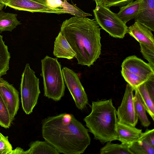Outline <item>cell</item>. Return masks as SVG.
<instances>
[{"mask_svg":"<svg viewBox=\"0 0 154 154\" xmlns=\"http://www.w3.org/2000/svg\"><path fill=\"white\" fill-rule=\"evenodd\" d=\"M42 124L43 138L60 153H83L90 144L88 129L72 114L47 117Z\"/></svg>","mask_w":154,"mask_h":154,"instance_id":"1","label":"cell"},{"mask_svg":"<svg viewBox=\"0 0 154 154\" xmlns=\"http://www.w3.org/2000/svg\"><path fill=\"white\" fill-rule=\"evenodd\" d=\"M100 30L95 19L74 16L62 23L60 32L76 53L79 64L90 67L99 58Z\"/></svg>","mask_w":154,"mask_h":154,"instance_id":"2","label":"cell"},{"mask_svg":"<svg viewBox=\"0 0 154 154\" xmlns=\"http://www.w3.org/2000/svg\"><path fill=\"white\" fill-rule=\"evenodd\" d=\"M91 108L83 120L94 138L102 143L117 140L118 120L112 99L93 101Z\"/></svg>","mask_w":154,"mask_h":154,"instance_id":"3","label":"cell"},{"mask_svg":"<svg viewBox=\"0 0 154 154\" xmlns=\"http://www.w3.org/2000/svg\"><path fill=\"white\" fill-rule=\"evenodd\" d=\"M57 59L46 55L41 60L44 96L55 101L64 96L65 89L61 65Z\"/></svg>","mask_w":154,"mask_h":154,"instance_id":"4","label":"cell"},{"mask_svg":"<svg viewBox=\"0 0 154 154\" xmlns=\"http://www.w3.org/2000/svg\"><path fill=\"white\" fill-rule=\"evenodd\" d=\"M121 67L122 76L134 88L154 75V69L135 55L127 57L123 61Z\"/></svg>","mask_w":154,"mask_h":154,"instance_id":"5","label":"cell"},{"mask_svg":"<svg viewBox=\"0 0 154 154\" xmlns=\"http://www.w3.org/2000/svg\"><path fill=\"white\" fill-rule=\"evenodd\" d=\"M39 83L35 72L27 63L22 75L20 87L22 106L26 114L31 113L37 104L41 93Z\"/></svg>","mask_w":154,"mask_h":154,"instance_id":"6","label":"cell"},{"mask_svg":"<svg viewBox=\"0 0 154 154\" xmlns=\"http://www.w3.org/2000/svg\"><path fill=\"white\" fill-rule=\"evenodd\" d=\"M95 19L99 26L111 36L122 38L127 33L128 27L118 16L103 4L96 5L93 10Z\"/></svg>","mask_w":154,"mask_h":154,"instance_id":"7","label":"cell"},{"mask_svg":"<svg viewBox=\"0 0 154 154\" xmlns=\"http://www.w3.org/2000/svg\"><path fill=\"white\" fill-rule=\"evenodd\" d=\"M62 71L64 82L76 107L80 110H83L88 104V99L78 74L66 67Z\"/></svg>","mask_w":154,"mask_h":154,"instance_id":"8","label":"cell"},{"mask_svg":"<svg viewBox=\"0 0 154 154\" xmlns=\"http://www.w3.org/2000/svg\"><path fill=\"white\" fill-rule=\"evenodd\" d=\"M134 91V88L128 83L121 104L116 110V114L119 122L135 127L138 119L135 109Z\"/></svg>","mask_w":154,"mask_h":154,"instance_id":"9","label":"cell"},{"mask_svg":"<svg viewBox=\"0 0 154 154\" xmlns=\"http://www.w3.org/2000/svg\"><path fill=\"white\" fill-rule=\"evenodd\" d=\"M5 6L19 10L31 12L54 13L57 14L68 13V11L62 8H52L32 0H2Z\"/></svg>","mask_w":154,"mask_h":154,"instance_id":"10","label":"cell"},{"mask_svg":"<svg viewBox=\"0 0 154 154\" xmlns=\"http://www.w3.org/2000/svg\"><path fill=\"white\" fill-rule=\"evenodd\" d=\"M0 94L13 120L19 108L18 91L12 85L0 78Z\"/></svg>","mask_w":154,"mask_h":154,"instance_id":"11","label":"cell"},{"mask_svg":"<svg viewBox=\"0 0 154 154\" xmlns=\"http://www.w3.org/2000/svg\"><path fill=\"white\" fill-rule=\"evenodd\" d=\"M152 31L137 22L128 27L127 33L139 43L143 44L154 49V36Z\"/></svg>","mask_w":154,"mask_h":154,"instance_id":"12","label":"cell"},{"mask_svg":"<svg viewBox=\"0 0 154 154\" xmlns=\"http://www.w3.org/2000/svg\"><path fill=\"white\" fill-rule=\"evenodd\" d=\"M138 14L134 18L137 22L154 31V0H141Z\"/></svg>","mask_w":154,"mask_h":154,"instance_id":"13","label":"cell"},{"mask_svg":"<svg viewBox=\"0 0 154 154\" xmlns=\"http://www.w3.org/2000/svg\"><path fill=\"white\" fill-rule=\"evenodd\" d=\"M117 140L123 144L129 145L138 140L142 133V130L118 121Z\"/></svg>","mask_w":154,"mask_h":154,"instance_id":"14","label":"cell"},{"mask_svg":"<svg viewBox=\"0 0 154 154\" xmlns=\"http://www.w3.org/2000/svg\"><path fill=\"white\" fill-rule=\"evenodd\" d=\"M53 54L57 57L69 60L72 59L76 55V53L60 31L54 42Z\"/></svg>","mask_w":154,"mask_h":154,"instance_id":"15","label":"cell"},{"mask_svg":"<svg viewBox=\"0 0 154 154\" xmlns=\"http://www.w3.org/2000/svg\"><path fill=\"white\" fill-rule=\"evenodd\" d=\"M141 0H135L127 5L120 7V10L116 14L119 17L125 24L134 19L138 13Z\"/></svg>","mask_w":154,"mask_h":154,"instance_id":"16","label":"cell"},{"mask_svg":"<svg viewBox=\"0 0 154 154\" xmlns=\"http://www.w3.org/2000/svg\"><path fill=\"white\" fill-rule=\"evenodd\" d=\"M134 90L137 92L146 111L154 121V100L152 98L149 91L145 82L134 88Z\"/></svg>","mask_w":154,"mask_h":154,"instance_id":"17","label":"cell"},{"mask_svg":"<svg viewBox=\"0 0 154 154\" xmlns=\"http://www.w3.org/2000/svg\"><path fill=\"white\" fill-rule=\"evenodd\" d=\"M29 146V149L25 151V154H60L55 148L45 141H33Z\"/></svg>","mask_w":154,"mask_h":154,"instance_id":"18","label":"cell"},{"mask_svg":"<svg viewBox=\"0 0 154 154\" xmlns=\"http://www.w3.org/2000/svg\"><path fill=\"white\" fill-rule=\"evenodd\" d=\"M17 14L0 11V32L5 31L11 32L21 24L17 18Z\"/></svg>","mask_w":154,"mask_h":154,"instance_id":"19","label":"cell"},{"mask_svg":"<svg viewBox=\"0 0 154 154\" xmlns=\"http://www.w3.org/2000/svg\"><path fill=\"white\" fill-rule=\"evenodd\" d=\"M10 58L8 46L3 40V36L0 35V78L7 74Z\"/></svg>","mask_w":154,"mask_h":154,"instance_id":"20","label":"cell"},{"mask_svg":"<svg viewBox=\"0 0 154 154\" xmlns=\"http://www.w3.org/2000/svg\"><path fill=\"white\" fill-rule=\"evenodd\" d=\"M134 91L135 94L134 96V100L137 115L141 125L144 127H147L150 125V122L146 114L145 108L137 91L135 90Z\"/></svg>","mask_w":154,"mask_h":154,"instance_id":"21","label":"cell"},{"mask_svg":"<svg viewBox=\"0 0 154 154\" xmlns=\"http://www.w3.org/2000/svg\"><path fill=\"white\" fill-rule=\"evenodd\" d=\"M111 141L106 142V144L100 150L101 154H132L129 149V145L112 143Z\"/></svg>","mask_w":154,"mask_h":154,"instance_id":"22","label":"cell"},{"mask_svg":"<svg viewBox=\"0 0 154 154\" xmlns=\"http://www.w3.org/2000/svg\"><path fill=\"white\" fill-rule=\"evenodd\" d=\"M132 154H154V147L143 140H138L129 146Z\"/></svg>","mask_w":154,"mask_h":154,"instance_id":"23","label":"cell"},{"mask_svg":"<svg viewBox=\"0 0 154 154\" xmlns=\"http://www.w3.org/2000/svg\"><path fill=\"white\" fill-rule=\"evenodd\" d=\"M9 110L0 94V125L9 128L13 122Z\"/></svg>","mask_w":154,"mask_h":154,"instance_id":"24","label":"cell"},{"mask_svg":"<svg viewBox=\"0 0 154 154\" xmlns=\"http://www.w3.org/2000/svg\"><path fill=\"white\" fill-rule=\"evenodd\" d=\"M62 8L64 10L68 11L69 14L73 15L74 16L85 17L92 16L91 14L84 12L75 5L70 4L67 0H63Z\"/></svg>","mask_w":154,"mask_h":154,"instance_id":"25","label":"cell"},{"mask_svg":"<svg viewBox=\"0 0 154 154\" xmlns=\"http://www.w3.org/2000/svg\"><path fill=\"white\" fill-rule=\"evenodd\" d=\"M140 43V52L144 58L146 60L150 66L154 69V49L146 45Z\"/></svg>","mask_w":154,"mask_h":154,"instance_id":"26","label":"cell"},{"mask_svg":"<svg viewBox=\"0 0 154 154\" xmlns=\"http://www.w3.org/2000/svg\"><path fill=\"white\" fill-rule=\"evenodd\" d=\"M13 150L11 144L8 140V137L0 133V152L1 154H10Z\"/></svg>","mask_w":154,"mask_h":154,"instance_id":"27","label":"cell"},{"mask_svg":"<svg viewBox=\"0 0 154 154\" xmlns=\"http://www.w3.org/2000/svg\"><path fill=\"white\" fill-rule=\"evenodd\" d=\"M139 140H143L152 146L154 147V129H147L142 133Z\"/></svg>","mask_w":154,"mask_h":154,"instance_id":"28","label":"cell"},{"mask_svg":"<svg viewBox=\"0 0 154 154\" xmlns=\"http://www.w3.org/2000/svg\"><path fill=\"white\" fill-rule=\"evenodd\" d=\"M134 0H104L103 5L108 8L112 6L121 7Z\"/></svg>","mask_w":154,"mask_h":154,"instance_id":"29","label":"cell"},{"mask_svg":"<svg viewBox=\"0 0 154 154\" xmlns=\"http://www.w3.org/2000/svg\"><path fill=\"white\" fill-rule=\"evenodd\" d=\"M62 0H48V5L54 8H62Z\"/></svg>","mask_w":154,"mask_h":154,"instance_id":"30","label":"cell"},{"mask_svg":"<svg viewBox=\"0 0 154 154\" xmlns=\"http://www.w3.org/2000/svg\"><path fill=\"white\" fill-rule=\"evenodd\" d=\"M25 151L20 147H17L12 150L10 154H25Z\"/></svg>","mask_w":154,"mask_h":154,"instance_id":"31","label":"cell"},{"mask_svg":"<svg viewBox=\"0 0 154 154\" xmlns=\"http://www.w3.org/2000/svg\"><path fill=\"white\" fill-rule=\"evenodd\" d=\"M38 3L48 5V0H32Z\"/></svg>","mask_w":154,"mask_h":154,"instance_id":"32","label":"cell"},{"mask_svg":"<svg viewBox=\"0 0 154 154\" xmlns=\"http://www.w3.org/2000/svg\"><path fill=\"white\" fill-rule=\"evenodd\" d=\"M96 2V5L98 4H103L104 0H94Z\"/></svg>","mask_w":154,"mask_h":154,"instance_id":"33","label":"cell"},{"mask_svg":"<svg viewBox=\"0 0 154 154\" xmlns=\"http://www.w3.org/2000/svg\"><path fill=\"white\" fill-rule=\"evenodd\" d=\"M5 5L2 2V0H0V11L2 10Z\"/></svg>","mask_w":154,"mask_h":154,"instance_id":"34","label":"cell"},{"mask_svg":"<svg viewBox=\"0 0 154 154\" xmlns=\"http://www.w3.org/2000/svg\"><path fill=\"white\" fill-rule=\"evenodd\" d=\"M67 0L68 1H69V0Z\"/></svg>","mask_w":154,"mask_h":154,"instance_id":"35","label":"cell"},{"mask_svg":"<svg viewBox=\"0 0 154 154\" xmlns=\"http://www.w3.org/2000/svg\"><path fill=\"white\" fill-rule=\"evenodd\" d=\"M0 154H1V153H0Z\"/></svg>","mask_w":154,"mask_h":154,"instance_id":"36","label":"cell"}]
</instances>
